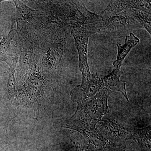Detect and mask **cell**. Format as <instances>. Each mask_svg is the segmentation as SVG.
<instances>
[{"mask_svg": "<svg viewBox=\"0 0 151 151\" xmlns=\"http://www.w3.org/2000/svg\"><path fill=\"white\" fill-rule=\"evenodd\" d=\"M110 93L100 89L93 97H89L81 85L70 92L71 100L77 103L75 113L66 122L64 128L80 132L96 129L103 117L109 113L108 105Z\"/></svg>", "mask_w": 151, "mask_h": 151, "instance_id": "6da1fadb", "label": "cell"}, {"mask_svg": "<svg viewBox=\"0 0 151 151\" xmlns=\"http://www.w3.org/2000/svg\"><path fill=\"white\" fill-rule=\"evenodd\" d=\"M71 32L79 55V68L82 74L81 87L86 92L91 82V75L87 62V45L90 36L99 32L94 24L72 25Z\"/></svg>", "mask_w": 151, "mask_h": 151, "instance_id": "7a4b0ae2", "label": "cell"}, {"mask_svg": "<svg viewBox=\"0 0 151 151\" xmlns=\"http://www.w3.org/2000/svg\"><path fill=\"white\" fill-rule=\"evenodd\" d=\"M96 126L100 134L122 151L126 150L127 141L133 139V134L116 120L104 118Z\"/></svg>", "mask_w": 151, "mask_h": 151, "instance_id": "3957f363", "label": "cell"}, {"mask_svg": "<svg viewBox=\"0 0 151 151\" xmlns=\"http://www.w3.org/2000/svg\"><path fill=\"white\" fill-rule=\"evenodd\" d=\"M88 142V150L91 151H122L103 137L97 129L84 130L79 132Z\"/></svg>", "mask_w": 151, "mask_h": 151, "instance_id": "277c9868", "label": "cell"}, {"mask_svg": "<svg viewBox=\"0 0 151 151\" xmlns=\"http://www.w3.org/2000/svg\"><path fill=\"white\" fill-rule=\"evenodd\" d=\"M128 21V28H145L151 34V14L144 11L129 9L123 12Z\"/></svg>", "mask_w": 151, "mask_h": 151, "instance_id": "5b68a950", "label": "cell"}, {"mask_svg": "<svg viewBox=\"0 0 151 151\" xmlns=\"http://www.w3.org/2000/svg\"><path fill=\"white\" fill-rule=\"evenodd\" d=\"M122 73L121 70L119 71L113 70L109 75L103 77L100 89H103L111 94L115 91L121 92L126 100L129 101L126 91V81L120 80V77Z\"/></svg>", "mask_w": 151, "mask_h": 151, "instance_id": "8992f818", "label": "cell"}, {"mask_svg": "<svg viewBox=\"0 0 151 151\" xmlns=\"http://www.w3.org/2000/svg\"><path fill=\"white\" fill-rule=\"evenodd\" d=\"M142 1H112L107 7L99 15L101 17H108L116 15L122 11L129 9L142 10Z\"/></svg>", "mask_w": 151, "mask_h": 151, "instance_id": "52a82bcc", "label": "cell"}, {"mask_svg": "<svg viewBox=\"0 0 151 151\" xmlns=\"http://www.w3.org/2000/svg\"><path fill=\"white\" fill-rule=\"evenodd\" d=\"M140 40L134 34L131 33L129 35L126 37L125 43L123 45L117 44L118 47V55L117 59L113 63L114 66V71H120V68L122 65L125 57L129 53L133 47L136 46Z\"/></svg>", "mask_w": 151, "mask_h": 151, "instance_id": "ba28073f", "label": "cell"}, {"mask_svg": "<svg viewBox=\"0 0 151 151\" xmlns=\"http://www.w3.org/2000/svg\"><path fill=\"white\" fill-rule=\"evenodd\" d=\"M133 140L138 144L140 149L144 151H151V126L138 129L133 134Z\"/></svg>", "mask_w": 151, "mask_h": 151, "instance_id": "9c48e42d", "label": "cell"}, {"mask_svg": "<svg viewBox=\"0 0 151 151\" xmlns=\"http://www.w3.org/2000/svg\"><path fill=\"white\" fill-rule=\"evenodd\" d=\"M17 59L14 60L12 63L9 65L10 68L9 70L7 89L9 98L10 100L17 97V91L16 88V82L15 79L14 74Z\"/></svg>", "mask_w": 151, "mask_h": 151, "instance_id": "30bf717a", "label": "cell"}, {"mask_svg": "<svg viewBox=\"0 0 151 151\" xmlns=\"http://www.w3.org/2000/svg\"><path fill=\"white\" fill-rule=\"evenodd\" d=\"M28 85L29 94L39 95L43 87V81L38 74H33L30 77Z\"/></svg>", "mask_w": 151, "mask_h": 151, "instance_id": "8fae6325", "label": "cell"}, {"mask_svg": "<svg viewBox=\"0 0 151 151\" xmlns=\"http://www.w3.org/2000/svg\"><path fill=\"white\" fill-rule=\"evenodd\" d=\"M102 84V77L97 73L92 75L91 80L88 89L86 92L88 97L94 96L100 90Z\"/></svg>", "mask_w": 151, "mask_h": 151, "instance_id": "7c38bea8", "label": "cell"}, {"mask_svg": "<svg viewBox=\"0 0 151 151\" xmlns=\"http://www.w3.org/2000/svg\"><path fill=\"white\" fill-rule=\"evenodd\" d=\"M75 151H89L86 145H82L80 143L75 142Z\"/></svg>", "mask_w": 151, "mask_h": 151, "instance_id": "4fadbf2b", "label": "cell"}, {"mask_svg": "<svg viewBox=\"0 0 151 151\" xmlns=\"http://www.w3.org/2000/svg\"><path fill=\"white\" fill-rule=\"evenodd\" d=\"M6 54H3V52H2L0 50V62L4 61L9 63L8 62L9 61V58L6 57Z\"/></svg>", "mask_w": 151, "mask_h": 151, "instance_id": "5bb4252c", "label": "cell"}, {"mask_svg": "<svg viewBox=\"0 0 151 151\" xmlns=\"http://www.w3.org/2000/svg\"><path fill=\"white\" fill-rule=\"evenodd\" d=\"M6 151H8V150H6Z\"/></svg>", "mask_w": 151, "mask_h": 151, "instance_id": "9a60e30c", "label": "cell"}]
</instances>
